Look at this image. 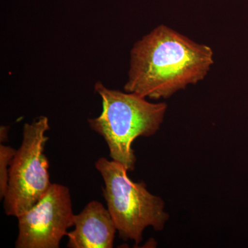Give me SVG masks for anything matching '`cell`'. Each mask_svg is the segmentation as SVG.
I'll use <instances>...</instances> for the list:
<instances>
[{
    "label": "cell",
    "mask_w": 248,
    "mask_h": 248,
    "mask_svg": "<svg viewBox=\"0 0 248 248\" xmlns=\"http://www.w3.org/2000/svg\"><path fill=\"white\" fill-rule=\"evenodd\" d=\"M94 91L102 98L103 110L99 117L89 119L90 127L107 142L112 159L133 171L137 161L134 141L157 133L167 104L148 102L136 93L108 89L100 81L94 85Z\"/></svg>",
    "instance_id": "cell-2"
},
{
    "label": "cell",
    "mask_w": 248,
    "mask_h": 248,
    "mask_svg": "<svg viewBox=\"0 0 248 248\" xmlns=\"http://www.w3.org/2000/svg\"><path fill=\"white\" fill-rule=\"evenodd\" d=\"M16 150L9 146L0 144V198H4L9 184V168L16 154Z\"/></svg>",
    "instance_id": "cell-7"
},
{
    "label": "cell",
    "mask_w": 248,
    "mask_h": 248,
    "mask_svg": "<svg viewBox=\"0 0 248 248\" xmlns=\"http://www.w3.org/2000/svg\"><path fill=\"white\" fill-rule=\"evenodd\" d=\"M95 168L104 179L103 194L121 239L138 246L148 227L164 229L170 217L161 197L151 194L144 183L132 181L125 168L113 160L99 158Z\"/></svg>",
    "instance_id": "cell-3"
},
{
    "label": "cell",
    "mask_w": 248,
    "mask_h": 248,
    "mask_svg": "<svg viewBox=\"0 0 248 248\" xmlns=\"http://www.w3.org/2000/svg\"><path fill=\"white\" fill-rule=\"evenodd\" d=\"M9 138V128L5 125H1L0 128V141L1 143L7 141Z\"/></svg>",
    "instance_id": "cell-8"
},
{
    "label": "cell",
    "mask_w": 248,
    "mask_h": 248,
    "mask_svg": "<svg viewBox=\"0 0 248 248\" xmlns=\"http://www.w3.org/2000/svg\"><path fill=\"white\" fill-rule=\"evenodd\" d=\"M70 190L52 184L34 206L17 217V248H59L68 230L74 226Z\"/></svg>",
    "instance_id": "cell-5"
},
{
    "label": "cell",
    "mask_w": 248,
    "mask_h": 248,
    "mask_svg": "<svg viewBox=\"0 0 248 248\" xmlns=\"http://www.w3.org/2000/svg\"><path fill=\"white\" fill-rule=\"evenodd\" d=\"M74 231L67 234L69 248H112L116 232L110 212L97 201H92L75 215Z\"/></svg>",
    "instance_id": "cell-6"
},
{
    "label": "cell",
    "mask_w": 248,
    "mask_h": 248,
    "mask_svg": "<svg viewBox=\"0 0 248 248\" xmlns=\"http://www.w3.org/2000/svg\"><path fill=\"white\" fill-rule=\"evenodd\" d=\"M213 63L208 46L160 25L132 48L124 91L146 99H168L203 80Z\"/></svg>",
    "instance_id": "cell-1"
},
{
    "label": "cell",
    "mask_w": 248,
    "mask_h": 248,
    "mask_svg": "<svg viewBox=\"0 0 248 248\" xmlns=\"http://www.w3.org/2000/svg\"><path fill=\"white\" fill-rule=\"evenodd\" d=\"M48 118L40 116L24 125L22 144L9 168V184L4 198L5 213L17 218L45 195L52 184L45 154L49 140Z\"/></svg>",
    "instance_id": "cell-4"
}]
</instances>
